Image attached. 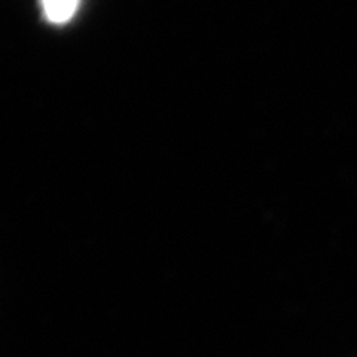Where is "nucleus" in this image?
Listing matches in <instances>:
<instances>
[{
  "label": "nucleus",
  "mask_w": 357,
  "mask_h": 357,
  "mask_svg": "<svg viewBox=\"0 0 357 357\" xmlns=\"http://www.w3.org/2000/svg\"><path fill=\"white\" fill-rule=\"evenodd\" d=\"M77 0H43L45 13L54 22H64L69 20L76 8Z\"/></svg>",
  "instance_id": "f257e3e1"
}]
</instances>
